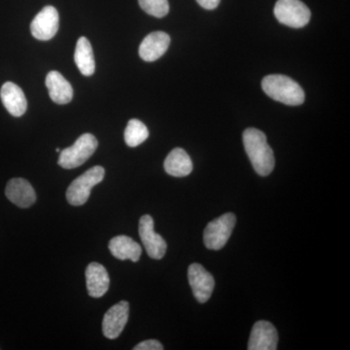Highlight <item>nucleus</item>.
<instances>
[{
    "label": "nucleus",
    "mask_w": 350,
    "mask_h": 350,
    "mask_svg": "<svg viewBox=\"0 0 350 350\" xmlns=\"http://www.w3.org/2000/svg\"><path fill=\"white\" fill-rule=\"evenodd\" d=\"M142 10L156 18H163L170 12L167 0H138Z\"/></svg>",
    "instance_id": "obj_21"
},
{
    "label": "nucleus",
    "mask_w": 350,
    "mask_h": 350,
    "mask_svg": "<svg viewBox=\"0 0 350 350\" xmlns=\"http://www.w3.org/2000/svg\"><path fill=\"white\" fill-rule=\"evenodd\" d=\"M243 144L255 172L261 176L271 174L275 169V161L266 135L257 129H246L243 133Z\"/></svg>",
    "instance_id": "obj_1"
},
{
    "label": "nucleus",
    "mask_w": 350,
    "mask_h": 350,
    "mask_svg": "<svg viewBox=\"0 0 350 350\" xmlns=\"http://www.w3.org/2000/svg\"><path fill=\"white\" fill-rule=\"evenodd\" d=\"M59 13L55 7H44L31 22L32 36L38 40H50L59 31Z\"/></svg>",
    "instance_id": "obj_9"
},
{
    "label": "nucleus",
    "mask_w": 350,
    "mask_h": 350,
    "mask_svg": "<svg viewBox=\"0 0 350 350\" xmlns=\"http://www.w3.org/2000/svg\"><path fill=\"white\" fill-rule=\"evenodd\" d=\"M108 247L113 256L121 261L131 260L133 262H137L142 256V246L130 237H115L109 241Z\"/></svg>",
    "instance_id": "obj_17"
},
{
    "label": "nucleus",
    "mask_w": 350,
    "mask_h": 350,
    "mask_svg": "<svg viewBox=\"0 0 350 350\" xmlns=\"http://www.w3.org/2000/svg\"><path fill=\"white\" fill-rule=\"evenodd\" d=\"M98 139L92 133H84L75 144L59 152L57 163L66 170L75 169L86 163L98 148Z\"/></svg>",
    "instance_id": "obj_4"
},
{
    "label": "nucleus",
    "mask_w": 350,
    "mask_h": 350,
    "mask_svg": "<svg viewBox=\"0 0 350 350\" xmlns=\"http://www.w3.org/2000/svg\"><path fill=\"white\" fill-rule=\"evenodd\" d=\"M138 232L148 256L152 259H162L167 252V243L155 232L154 220L150 215H144L140 218Z\"/></svg>",
    "instance_id": "obj_7"
},
{
    "label": "nucleus",
    "mask_w": 350,
    "mask_h": 350,
    "mask_svg": "<svg viewBox=\"0 0 350 350\" xmlns=\"http://www.w3.org/2000/svg\"><path fill=\"white\" fill-rule=\"evenodd\" d=\"M56 151L57 152V153H59V152H61V149H59V148H57V149H56Z\"/></svg>",
    "instance_id": "obj_24"
},
{
    "label": "nucleus",
    "mask_w": 350,
    "mask_h": 350,
    "mask_svg": "<svg viewBox=\"0 0 350 350\" xmlns=\"http://www.w3.org/2000/svg\"><path fill=\"white\" fill-rule=\"evenodd\" d=\"M163 167L167 174L184 177L192 172L193 163L187 152L182 148H175L165 158Z\"/></svg>",
    "instance_id": "obj_18"
},
{
    "label": "nucleus",
    "mask_w": 350,
    "mask_h": 350,
    "mask_svg": "<svg viewBox=\"0 0 350 350\" xmlns=\"http://www.w3.org/2000/svg\"><path fill=\"white\" fill-rule=\"evenodd\" d=\"M275 16L280 24L300 29L308 24L312 13L301 0H278L275 6Z\"/></svg>",
    "instance_id": "obj_6"
},
{
    "label": "nucleus",
    "mask_w": 350,
    "mask_h": 350,
    "mask_svg": "<svg viewBox=\"0 0 350 350\" xmlns=\"http://www.w3.org/2000/svg\"><path fill=\"white\" fill-rule=\"evenodd\" d=\"M7 199L21 208H27L36 202V194L29 181L24 178H13L7 183Z\"/></svg>",
    "instance_id": "obj_13"
},
{
    "label": "nucleus",
    "mask_w": 350,
    "mask_h": 350,
    "mask_svg": "<svg viewBox=\"0 0 350 350\" xmlns=\"http://www.w3.org/2000/svg\"><path fill=\"white\" fill-rule=\"evenodd\" d=\"M234 213H225L208 223L204 232V245L211 250H220L226 245L236 226Z\"/></svg>",
    "instance_id": "obj_5"
},
{
    "label": "nucleus",
    "mask_w": 350,
    "mask_h": 350,
    "mask_svg": "<svg viewBox=\"0 0 350 350\" xmlns=\"http://www.w3.org/2000/svg\"><path fill=\"white\" fill-rule=\"evenodd\" d=\"M170 38L163 31L148 34L139 46V56L145 62H155L169 49Z\"/></svg>",
    "instance_id": "obj_12"
},
{
    "label": "nucleus",
    "mask_w": 350,
    "mask_h": 350,
    "mask_svg": "<svg viewBox=\"0 0 350 350\" xmlns=\"http://www.w3.org/2000/svg\"><path fill=\"white\" fill-rule=\"evenodd\" d=\"M188 280L196 300L200 304L206 303L213 295L215 282L213 275L198 262L188 269Z\"/></svg>",
    "instance_id": "obj_8"
},
{
    "label": "nucleus",
    "mask_w": 350,
    "mask_h": 350,
    "mask_svg": "<svg viewBox=\"0 0 350 350\" xmlns=\"http://www.w3.org/2000/svg\"><path fill=\"white\" fill-rule=\"evenodd\" d=\"M125 142L130 147H137L144 144L149 137L147 126L137 119H131L129 121L125 130Z\"/></svg>",
    "instance_id": "obj_20"
},
{
    "label": "nucleus",
    "mask_w": 350,
    "mask_h": 350,
    "mask_svg": "<svg viewBox=\"0 0 350 350\" xmlns=\"http://www.w3.org/2000/svg\"><path fill=\"white\" fill-rule=\"evenodd\" d=\"M45 83L51 100L57 105H68L72 100V86L59 71H50L46 76Z\"/></svg>",
    "instance_id": "obj_16"
},
{
    "label": "nucleus",
    "mask_w": 350,
    "mask_h": 350,
    "mask_svg": "<svg viewBox=\"0 0 350 350\" xmlns=\"http://www.w3.org/2000/svg\"><path fill=\"white\" fill-rule=\"evenodd\" d=\"M278 331L273 324L268 321H258L253 326L248 342L250 350H275L278 349Z\"/></svg>",
    "instance_id": "obj_11"
},
{
    "label": "nucleus",
    "mask_w": 350,
    "mask_h": 350,
    "mask_svg": "<svg viewBox=\"0 0 350 350\" xmlns=\"http://www.w3.org/2000/svg\"><path fill=\"white\" fill-rule=\"evenodd\" d=\"M262 88L269 98L291 107L303 105L305 92L298 83L288 76L268 75L262 79Z\"/></svg>",
    "instance_id": "obj_2"
},
{
    "label": "nucleus",
    "mask_w": 350,
    "mask_h": 350,
    "mask_svg": "<svg viewBox=\"0 0 350 350\" xmlns=\"http://www.w3.org/2000/svg\"><path fill=\"white\" fill-rule=\"evenodd\" d=\"M75 61L80 72L85 76H91L96 70L93 48L86 38H80L76 44Z\"/></svg>",
    "instance_id": "obj_19"
},
{
    "label": "nucleus",
    "mask_w": 350,
    "mask_h": 350,
    "mask_svg": "<svg viewBox=\"0 0 350 350\" xmlns=\"http://www.w3.org/2000/svg\"><path fill=\"white\" fill-rule=\"evenodd\" d=\"M105 175V169L100 165H96L71 182L66 191V199L69 204L75 206L86 204L92 189L103 180Z\"/></svg>",
    "instance_id": "obj_3"
},
{
    "label": "nucleus",
    "mask_w": 350,
    "mask_h": 350,
    "mask_svg": "<svg viewBox=\"0 0 350 350\" xmlns=\"http://www.w3.org/2000/svg\"><path fill=\"white\" fill-rule=\"evenodd\" d=\"M197 2L202 8L206 9V10H213L219 5L220 0H197Z\"/></svg>",
    "instance_id": "obj_23"
},
{
    "label": "nucleus",
    "mask_w": 350,
    "mask_h": 350,
    "mask_svg": "<svg viewBox=\"0 0 350 350\" xmlns=\"http://www.w3.org/2000/svg\"><path fill=\"white\" fill-rule=\"evenodd\" d=\"M135 350H163V345L157 340H144L140 342L137 347H133Z\"/></svg>",
    "instance_id": "obj_22"
},
{
    "label": "nucleus",
    "mask_w": 350,
    "mask_h": 350,
    "mask_svg": "<svg viewBox=\"0 0 350 350\" xmlns=\"http://www.w3.org/2000/svg\"><path fill=\"white\" fill-rule=\"evenodd\" d=\"M86 285L88 293L93 298L105 296L110 285L107 269L98 262H91L86 269Z\"/></svg>",
    "instance_id": "obj_14"
},
{
    "label": "nucleus",
    "mask_w": 350,
    "mask_h": 350,
    "mask_svg": "<svg viewBox=\"0 0 350 350\" xmlns=\"http://www.w3.org/2000/svg\"><path fill=\"white\" fill-rule=\"evenodd\" d=\"M0 98L7 111L14 117H21L27 111V101L23 90L13 82H6L1 87Z\"/></svg>",
    "instance_id": "obj_15"
},
{
    "label": "nucleus",
    "mask_w": 350,
    "mask_h": 350,
    "mask_svg": "<svg viewBox=\"0 0 350 350\" xmlns=\"http://www.w3.org/2000/svg\"><path fill=\"white\" fill-rule=\"evenodd\" d=\"M129 312L130 305L126 301H121L110 308L103 317V335L110 340L118 338L128 323Z\"/></svg>",
    "instance_id": "obj_10"
}]
</instances>
